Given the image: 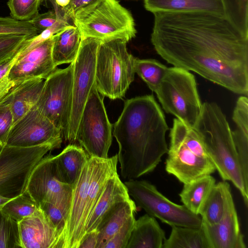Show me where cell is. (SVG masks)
<instances>
[{
	"label": "cell",
	"mask_w": 248,
	"mask_h": 248,
	"mask_svg": "<svg viewBox=\"0 0 248 248\" xmlns=\"http://www.w3.org/2000/svg\"><path fill=\"white\" fill-rule=\"evenodd\" d=\"M144 7L155 12H209L226 16V0H144Z\"/></svg>",
	"instance_id": "21"
},
{
	"label": "cell",
	"mask_w": 248,
	"mask_h": 248,
	"mask_svg": "<svg viewBox=\"0 0 248 248\" xmlns=\"http://www.w3.org/2000/svg\"><path fill=\"white\" fill-rule=\"evenodd\" d=\"M13 116L9 103L0 101V142L4 145L9 132L13 125Z\"/></svg>",
	"instance_id": "37"
},
{
	"label": "cell",
	"mask_w": 248,
	"mask_h": 248,
	"mask_svg": "<svg viewBox=\"0 0 248 248\" xmlns=\"http://www.w3.org/2000/svg\"><path fill=\"white\" fill-rule=\"evenodd\" d=\"M52 55L54 65L71 63L75 60L81 44V36L78 28L66 26L52 36Z\"/></svg>",
	"instance_id": "24"
},
{
	"label": "cell",
	"mask_w": 248,
	"mask_h": 248,
	"mask_svg": "<svg viewBox=\"0 0 248 248\" xmlns=\"http://www.w3.org/2000/svg\"><path fill=\"white\" fill-rule=\"evenodd\" d=\"M112 140V125L108 120L103 99L95 86L80 117L77 142L90 157L106 159Z\"/></svg>",
	"instance_id": "12"
},
{
	"label": "cell",
	"mask_w": 248,
	"mask_h": 248,
	"mask_svg": "<svg viewBox=\"0 0 248 248\" xmlns=\"http://www.w3.org/2000/svg\"><path fill=\"white\" fill-rule=\"evenodd\" d=\"M52 37L19 54L10 68L8 78L14 86L26 80L46 79L56 69L53 62Z\"/></svg>",
	"instance_id": "16"
},
{
	"label": "cell",
	"mask_w": 248,
	"mask_h": 248,
	"mask_svg": "<svg viewBox=\"0 0 248 248\" xmlns=\"http://www.w3.org/2000/svg\"><path fill=\"white\" fill-rule=\"evenodd\" d=\"M127 41L101 42L96 54L95 86L104 97L114 100L124 96L134 80L135 57L129 53Z\"/></svg>",
	"instance_id": "7"
},
{
	"label": "cell",
	"mask_w": 248,
	"mask_h": 248,
	"mask_svg": "<svg viewBox=\"0 0 248 248\" xmlns=\"http://www.w3.org/2000/svg\"><path fill=\"white\" fill-rule=\"evenodd\" d=\"M153 14L151 40L162 58L248 95V35L229 18L203 12Z\"/></svg>",
	"instance_id": "1"
},
{
	"label": "cell",
	"mask_w": 248,
	"mask_h": 248,
	"mask_svg": "<svg viewBox=\"0 0 248 248\" xmlns=\"http://www.w3.org/2000/svg\"><path fill=\"white\" fill-rule=\"evenodd\" d=\"M137 210L135 202L131 199L116 203L103 217L96 229L97 248L103 245L122 227Z\"/></svg>",
	"instance_id": "23"
},
{
	"label": "cell",
	"mask_w": 248,
	"mask_h": 248,
	"mask_svg": "<svg viewBox=\"0 0 248 248\" xmlns=\"http://www.w3.org/2000/svg\"><path fill=\"white\" fill-rule=\"evenodd\" d=\"M57 20L54 11H49L43 14L39 13L29 21L40 33L52 26Z\"/></svg>",
	"instance_id": "39"
},
{
	"label": "cell",
	"mask_w": 248,
	"mask_h": 248,
	"mask_svg": "<svg viewBox=\"0 0 248 248\" xmlns=\"http://www.w3.org/2000/svg\"><path fill=\"white\" fill-rule=\"evenodd\" d=\"M30 38L22 34H0V63L20 52Z\"/></svg>",
	"instance_id": "33"
},
{
	"label": "cell",
	"mask_w": 248,
	"mask_h": 248,
	"mask_svg": "<svg viewBox=\"0 0 248 248\" xmlns=\"http://www.w3.org/2000/svg\"><path fill=\"white\" fill-rule=\"evenodd\" d=\"M162 248H210L202 226L199 228L172 226Z\"/></svg>",
	"instance_id": "28"
},
{
	"label": "cell",
	"mask_w": 248,
	"mask_h": 248,
	"mask_svg": "<svg viewBox=\"0 0 248 248\" xmlns=\"http://www.w3.org/2000/svg\"><path fill=\"white\" fill-rule=\"evenodd\" d=\"M55 157L58 172L62 181L74 186L89 155L80 146L69 144Z\"/></svg>",
	"instance_id": "25"
},
{
	"label": "cell",
	"mask_w": 248,
	"mask_h": 248,
	"mask_svg": "<svg viewBox=\"0 0 248 248\" xmlns=\"http://www.w3.org/2000/svg\"><path fill=\"white\" fill-rule=\"evenodd\" d=\"M44 82L41 78L25 80L14 85L2 99L10 106L13 125L36 105Z\"/></svg>",
	"instance_id": "20"
},
{
	"label": "cell",
	"mask_w": 248,
	"mask_h": 248,
	"mask_svg": "<svg viewBox=\"0 0 248 248\" xmlns=\"http://www.w3.org/2000/svg\"><path fill=\"white\" fill-rule=\"evenodd\" d=\"M3 146L4 145H3L2 143L0 142V152L1 151Z\"/></svg>",
	"instance_id": "44"
},
{
	"label": "cell",
	"mask_w": 248,
	"mask_h": 248,
	"mask_svg": "<svg viewBox=\"0 0 248 248\" xmlns=\"http://www.w3.org/2000/svg\"><path fill=\"white\" fill-rule=\"evenodd\" d=\"M170 138L165 162V170L169 174L184 184L216 170L200 137L192 127L175 118Z\"/></svg>",
	"instance_id": "5"
},
{
	"label": "cell",
	"mask_w": 248,
	"mask_h": 248,
	"mask_svg": "<svg viewBox=\"0 0 248 248\" xmlns=\"http://www.w3.org/2000/svg\"><path fill=\"white\" fill-rule=\"evenodd\" d=\"M17 222L0 209V248H19Z\"/></svg>",
	"instance_id": "32"
},
{
	"label": "cell",
	"mask_w": 248,
	"mask_h": 248,
	"mask_svg": "<svg viewBox=\"0 0 248 248\" xmlns=\"http://www.w3.org/2000/svg\"><path fill=\"white\" fill-rule=\"evenodd\" d=\"M21 51L12 58L0 63V101L13 87L8 78V72Z\"/></svg>",
	"instance_id": "38"
},
{
	"label": "cell",
	"mask_w": 248,
	"mask_h": 248,
	"mask_svg": "<svg viewBox=\"0 0 248 248\" xmlns=\"http://www.w3.org/2000/svg\"><path fill=\"white\" fill-rule=\"evenodd\" d=\"M98 233L96 230L86 233L82 237L78 248H97Z\"/></svg>",
	"instance_id": "40"
},
{
	"label": "cell",
	"mask_w": 248,
	"mask_h": 248,
	"mask_svg": "<svg viewBox=\"0 0 248 248\" xmlns=\"http://www.w3.org/2000/svg\"><path fill=\"white\" fill-rule=\"evenodd\" d=\"M168 68L155 59L134 60V70L153 92H156Z\"/></svg>",
	"instance_id": "29"
},
{
	"label": "cell",
	"mask_w": 248,
	"mask_h": 248,
	"mask_svg": "<svg viewBox=\"0 0 248 248\" xmlns=\"http://www.w3.org/2000/svg\"><path fill=\"white\" fill-rule=\"evenodd\" d=\"M62 132L35 105L12 126L5 144L31 147L46 143L61 146Z\"/></svg>",
	"instance_id": "14"
},
{
	"label": "cell",
	"mask_w": 248,
	"mask_h": 248,
	"mask_svg": "<svg viewBox=\"0 0 248 248\" xmlns=\"http://www.w3.org/2000/svg\"><path fill=\"white\" fill-rule=\"evenodd\" d=\"M202 226L210 248H246L241 232L237 212L232 195L229 197L223 217L217 224Z\"/></svg>",
	"instance_id": "18"
},
{
	"label": "cell",
	"mask_w": 248,
	"mask_h": 248,
	"mask_svg": "<svg viewBox=\"0 0 248 248\" xmlns=\"http://www.w3.org/2000/svg\"><path fill=\"white\" fill-rule=\"evenodd\" d=\"M117 154L106 159L90 157L73 187L59 248H78L88 218L107 182L117 173Z\"/></svg>",
	"instance_id": "3"
},
{
	"label": "cell",
	"mask_w": 248,
	"mask_h": 248,
	"mask_svg": "<svg viewBox=\"0 0 248 248\" xmlns=\"http://www.w3.org/2000/svg\"><path fill=\"white\" fill-rule=\"evenodd\" d=\"M60 147L50 142L25 147L4 145L0 152V196L13 199L23 193L35 166L49 151Z\"/></svg>",
	"instance_id": "9"
},
{
	"label": "cell",
	"mask_w": 248,
	"mask_h": 248,
	"mask_svg": "<svg viewBox=\"0 0 248 248\" xmlns=\"http://www.w3.org/2000/svg\"><path fill=\"white\" fill-rule=\"evenodd\" d=\"M17 225L20 248H58L59 233L40 206Z\"/></svg>",
	"instance_id": "17"
},
{
	"label": "cell",
	"mask_w": 248,
	"mask_h": 248,
	"mask_svg": "<svg viewBox=\"0 0 248 248\" xmlns=\"http://www.w3.org/2000/svg\"><path fill=\"white\" fill-rule=\"evenodd\" d=\"M56 3L62 8L66 7L70 3V0H54Z\"/></svg>",
	"instance_id": "42"
},
{
	"label": "cell",
	"mask_w": 248,
	"mask_h": 248,
	"mask_svg": "<svg viewBox=\"0 0 248 248\" xmlns=\"http://www.w3.org/2000/svg\"><path fill=\"white\" fill-rule=\"evenodd\" d=\"M215 184L216 180L211 175L184 184L179 193L183 205L192 213L199 215L206 198Z\"/></svg>",
	"instance_id": "27"
},
{
	"label": "cell",
	"mask_w": 248,
	"mask_h": 248,
	"mask_svg": "<svg viewBox=\"0 0 248 248\" xmlns=\"http://www.w3.org/2000/svg\"><path fill=\"white\" fill-rule=\"evenodd\" d=\"M135 220L134 215L131 217L118 232L103 245L102 248H126Z\"/></svg>",
	"instance_id": "36"
},
{
	"label": "cell",
	"mask_w": 248,
	"mask_h": 248,
	"mask_svg": "<svg viewBox=\"0 0 248 248\" xmlns=\"http://www.w3.org/2000/svg\"><path fill=\"white\" fill-rule=\"evenodd\" d=\"M101 41L92 38L82 39L78 54L73 62L72 109L65 141L77 142L80 117L88 98L95 86L97 51Z\"/></svg>",
	"instance_id": "11"
},
{
	"label": "cell",
	"mask_w": 248,
	"mask_h": 248,
	"mask_svg": "<svg viewBox=\"0 0 248 248\" xmlns=\"http://www.w3.org/2000/svg\"><path fill=\"white\" fill-rule=\"evenodd\" d=\"M155 93L167 113L193 127L201 113L202 104L192 74L179 67L168 68Z\"/></svg>",
	"instance_id": "8"
},
{
	"label": "cell",
	"mask_w": 248,
	"mask_h": 248,
	"mask_svg": "<svg viewBox=\"0 0 248 248\" xmlns=\"http://www.w3.org/2000/svg\"><path fill=\"white\" fill-rule=\"evenodd\" d=\"M95 0H70L69 4L65 8H62L66 14L72 19L76 12Z\"/></svg>",
	"instance_id": "41"
},
{
	"label": "cell",
	"mask_w": 248,
	"mask_h": 248,
	"mask_svg": "<svg viewBox=\"0 0 248 248\" xmlns=\"http://www.w3.org/2000/svg\"><path fill=\"white\" fill-rule=\"evenodd\" d=\"M168 130L164 113L152 94L125 101L113 132L124 179H137L155 169L168 152Z\"/></svg>",
	"instance_id": "2"
},
{
	"label": "cell",
	"mask_w": 248,
	"mask_h": 248,
	"mask_svg": "<svg viewBox=\"0 0 248 248\" xmlns=\"http://www.w3.org/2000/svg\"><path fill=\"white\" fill-rule=\"evenodd\" d=\"M73 186L63 183L58 172L55 155H46L32 171L25 190L40 204L71 201Z\"/></svg>",
	"instance_id": "15"
},
{
	"label": "cell",
	"mask_w": 248,
	"mask_h": 248,
	"mask_svg": "<svg viewBox=\"0 0 248 248\" xmlns=\"http://www.w3.org/2000/svg\"></svg>",
	"instance_id": "45"
},
{
	"label": "cell",
	"mask_w": 248,
	"mask_h": 248,
	"mask_svg": "<svg viewBox=\"0 0 248 248\" xmlns=\"http://www.w3.org/2000/svg\"><path fill=\"white\" fill-rule=\"evenodd\" d=\"M70 202L71 201L60 202H45L39 205L59 233L58 248L60 238L66 224Z\"/></svg>",
	"instance_id": "31"
},
{
	"label": "cell",
	"mask_w": 248,
	"mask_h": 248,
	"mask_svg": "<svg viewBox=\"0 0 248 248\" xmlns=\"http://www.w3.org/2000/svg\"><path fill=\"white\" fill-rule=\"evenodd\" d=\"M73 62L46 79L36 106L66 137L72 102Z\"/></svg>",
	"instance_id": "13"
},
{
	"label": "cell",
	"mask_w": 248,
	"mask_h": 248,
	"mask_svg": "<svg viewBox=\"0 0 248 248\" xmlns=\"http://www.w3.org/2000/svg\"><path fill=\"white\" fill-rule=\"evenodd\" d=\"M72 19L81 39L128 42L137 33L132 14L118 0H95L78 9Z\"/></svg>",
	"instance_id": "6"
},
{
	"label": "cell",
	"mask_w": 248,
	"mask_h": 248,
	"mask_svg": "<svg viewBox=\"0 0 248 248\" xmlns=\"http://www.w3.org/2000/svg\"><path fill=\"white\" fill-rule=\"evenodd\" d=\"M223 181L231 182L240 192L246 206L248 185L244 180L226 115L215 102H204L192 127Z\"/></svg>",
	"instance_id": "4"
},
{
	"label": "cell",
	"mask_w": 248,
	"mask_h": 248,
	"mask_svg": "<svg viewBox=\"0 0 248 248\" xmlns=\"http://www.w3.org/2000/svg\"><path fill=\"white\" fill-rule=\"evenodd\" d=\"M165 239L155 218L146 214L135 220L126 248H162Z\"/></svg>",
	"instance_id": "22"
},
{
	"label": "cell",
	"mask_w": 248,
	"mask_h": 248,
	"mask_svg": "<svg viewBox=\"0 0 248 248\" xmlns=\"http://www.w3.org/2000/svg\"><path fill=\"white\" fill-rule=\"evenodd\" d=\"M39 205L26 190L7 202L0 210L17 223L32 215Z\"/></svg>",
	"instance_id": "30"
},
{
	"label": "cell",
	"mask_w": 248,
	"mask_h": 248,
	"mask_svg": "<svg viewBox=\"0 0 248 248\" xmlns=\"http://www.w3.org/2000/svg\"><path fill=\"white\" fill-rule=\"evenodd\" d=\"M124 184L129 195L149 215L171 227L199 228L202 226L199 215L192 213L183 204L170 201L150 183L135 179L128 180Z\"/></svg>",
	"instance_id": "10"
},
{
	"label": "cell",
	"mask_w": 248,
	"mask_h": 248,
	"mask_svg": "<svg viewBox=\"0 0 248 248\" xmlns=\"http://www.w3.org/2000/svg\"><path fill=\"white\" fill-rule=\"evenodd\" d=\"M232 195L230 185L226 181L215 184L206 198L199 215L202 222L213 225L223 217L229 197Z\"/></svg>",
	"instance_id": "26"
},
{
	"label": "cell",
	"mask_w": 248,
	"mask_h": 248,
	"mask_svg": "<svg viewBox=\"0 0 248 248\" xmlns=\"http://www.w3.org/2000/svg\"><path fill=\"white\" fill-rule=\"evenodd\" d=\"M42 0H9L11 17L20 21H30L39 14Z\"/></svg>",
	"instance_id": "34"
},
{
	"label": "cell",
	"mask_w": 248,
	"mask_h": 248,
	"mask_svg": "<svg viewBox=\"0 0 248 248\" xmlns=\"http://www.w3.org/2000/svg\"><path fill=\"white\" fill-rule=\"evenodd\" d=\"M0 34H18L32 38L39 32L29 21H20L12 17L0 16Z\"/></svg>",
	"instance_id": "35"
},
{
	"label": "cell",
	"mask_w": 248,
	"mask_h": 248,
	"mask_svg": "<svg viewBox=\"0 0 248 248\" xmlns=\"http://www.w3.org/2000/svg\"><path fill=\"white\" fill-rule=\"evenodd\" d=\"M130 198L118 173L107 182L87 221L85 234L95 230L109 210L117 203Z\"/></svg>",
	"instance_id": "19"
},
{
	"label": "cell",
	"mask_w": 248,
	"mask_h": 248,
	"mask_svg": "<svg viewBox=\"0 0 248 248\" xmlns=\"http://www.w3.org/2000/svg\"><path fill=\"white\" fill-rule=\"evenodd\" d=\"M11 199L0 196V208Z\"/></svg>",
	"instance_id": "43"
}]
</instances>
